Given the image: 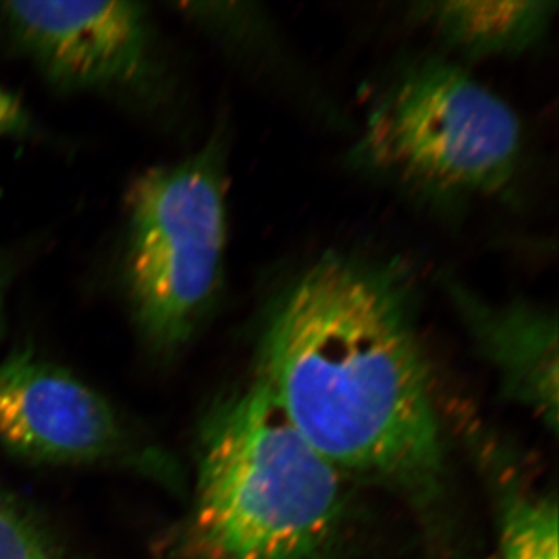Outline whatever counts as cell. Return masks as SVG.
Masks as SVG:
<instances>
[{"label":"cell","instance_id":"cell-1","mask_svg":"<svg viewBox=\"0 0 559 559\" xmlns=\"http://www.w3.org/2000/svg\"><path fill=\"white\" fill-rule=\"evenodd\" d=\"M257 378L347 479L414 506L439 496L443 439L406 261L329 250L289 275L264 311Z\"/></svg>","mask_w":559,"mask_h":559},{"label":"cell","instance_id":"cell-2","mask_svg":"<svg viewBox=\"0 0 559 559\" xmlns=\"http://www.w3.org/2000/svg\"><path fill=\"white\" fill-rule=\"evenodd\" d=\"M345 481L255 377L202 423L193 500L159 550L167 559H334Z\"/></svg>","mask_w":559,"mask_h":559},{"label":"cell","instance_id":"cell-3","mask_svg":"<svg viewBox=\"0 0 559 559\" xmlns=\"http://www.w3.org/2000/svg\"><path fill=\"white\" fill-rule=\"evenodd\" d=\"M522 156L514 109L443 58L412 62L389 81L353 150L360 170L440 207L502 197Z\"/></svg>","mask_w":559,"mask_h":559},{"label":"cell","instance_id":"cell-4","mask_svg":"<svg viewBox=\"0 0 559 559\" xmlns=\"http://www.w3.org/2000/svg\"><path fill=\"white\" fill-rule=\"evenodd\" d=\"M226 154V140L213 135L186 159L142 173L128 193V304L140 337L160 358L193 340L223 289Z\"/></svg>","mask_w":559,"mask_h":559},{"label":"cell","instance_id":"cell-5","mask_svg":"<svg viewBox=\"0 0 559 559\" xmlns=\"http://www.w3.org/2000/svg\"><path fill=\"white\" fill-rule=\"evenodd\" d=\"M0 447L44 465L114 466L180 487L170 455L138 436L98 390L31 348L0 360Z\"/></svg>","mask_w":559,"mask_h":559},{"label":"cell","instance_id":"cell-6","mask_svg":"<svg viewBox=\"0 0 559 559\" xmlns=\"http://www.w3.org/2000/svg\"><path fill=\"white\" fill-rule=\"evenodd\" d=\"M0 27L62 92H95L140 106L162 100L165 72L143 3L3 2Z\"/></svg>","mask_w":559,"mask_h":559},{"label":"cell","instance_id":"cell-7","mask_svg":"<svg viewBox=\"0 0 559 559\" xmlns=\"http://www.w3.org/2000/svg\"><path fill=\"white\" fill-rule=\"evenodd\" d=\"M440 286L481 356L498 371L510 399L558 430V319L535 301H492L451 272Z\"/></svg>","mask_w":559,"mask_h":559},{"label":"cell","instance_id":"cell-8","mask_svg":"<svg viewBox=\"0 0 559 559\" xmlns=\"http://www.w3.org/2000/svg\"><path fill=\"white\" fill-rule=\"evenodd\" d=\"M557 10V2L546 0H439L414 3L409 14L460 57L495 60L520 57L538 46Z\"/></svg>","mask_w":559,"mask_h":559},{"label":"cell","instance_id":"cell-9","mask_svg":"<svg viewBox=\"0 0 559 559\" xmlns=\"http://www.w3.org/2000/svg\"><path fill=\"white\" fill-rule=\"evenodd\" d=\"M500 498V559H558L557 499L522 488Z\"/></svg>","mask_w":559,"mask_h":559},{"label":"cell","instance_id":"cell-10","mask_svg":"<svg viewBox=\"0 0 559 559\" xmlns=\"http://www.w3.org/2000/svg\"><path fill=\"white\" fill-rule=\"evenodd\" d=\"M0 559H80L28 500L0 485Z\"/></svg>","mask_w":559,"mask_h":559},{"label":"cell","instance_id":"cell-11","mask_svg":"<svg viewBox=\"0 0 559 559\" xmlns=\"http://www.w3.org/2000/svg\"><path fill=\"white\" fill-rule=\"evenodd\" d=\"M35 132L31 114L20 98L0 86V138H27Z\"/></svg>","mask_w":559,"mask_h":559},{"label":"cell","instance_id":"cell-12","mask_svg":"<svg viewBox=\"0 0 559 559\" xmlns=\"http://www.w3.org/2000/svg\"><path fill=\"white\" fill-rule=\"evenodd\" d=\"M7 283H9V271L0 261V333H2L3 301H5Z\"/></svg>","mask_w":559,"mask_h":559}]
</instances>
